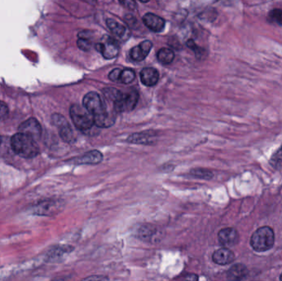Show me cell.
<instances>
[{
  "label": "cell",
  "instance_id": "6da1fadb",
  "mask_svg": "<svg viewBox=\"0 0 282 281\" xmlns=\"http://www.w3.org/2000/svg\"><path fill=\"white\" fill-rule=\"evenodd\" d=\"M84 108L93 116L94 124L101 128L112 126L116 121L114 115L108 112L105 101L97 92H90L84 96Z\"/></svg>",
  "mask_w": 282,
  "mask_h": 281
},
{
  "label": "cell",
  "instance_id": "7a4b0ae2",
  "mask_svg": "<svg viewBox=\"0 0 282 281\" xmlns=\"http://www.w3.org/2000/svg\"><path fill=\"white\" fill-rule=\"evenodd\" d=\"M11 145L17 155L25 159H32L39 154L37 141L23 134L17 133L13 135Z\"/></svg>",
  "mask_w": 282,
  "mask_h": 281
},
{
  "label": "cell",
  "instance_id": "3957f363",
  "mask_svg": "<svg viewBox=\"0 0 282 281\" xmlns=\"http://www.w3.org/2000/svg\"><path fill=\"white\" fill-rule=\"evenodd\" d=\"M275 243V234L270 227H262L252 234L250 243L255 251H266L273 247Z\"/></svg>",
  "mask_w": 282,
  "mask_h": 281
},
{
  "label": "cell",
  "instance_id": "277c9868",
  "mask_svg": "<svg viewBox=\"0 0 282 281\" xmlns=\"http://www.w3.org/2000/svg\"><path fill=\"white\" fill-rule=\"evenodd\" d=\"M72 121L78 130L87 131L94 125L93 116L85 108L79 105H73L70 108Z\"/></svg>",
  "mask_w": 282,
  "mask_h": 281
},
{
  "label": "cell",
  "instance_id": "5b68a950",
  "mask_svg": "<svg viewBox=\"0 0 282 281\" xmlns=\"http://www.w3.org/2000/svg\"><path fill=\"white\" fill-rule=\"evenodd\" d=\"M139 101L138 92L136 91L121 93L116 103H113L115 112H130L133 111Z\"/></svg>",
  "mask_w": 282,
  "mask_h": 281
},
{
  "label": "cell",
  "instance_id": "8992f818",
  "mask_svg": "<svg viewBox=\"0 0 282 281\" xmlns=\"http://www.w3.org/2000/svg\"><path fill=\"white\" fill-rule=\"evenodd\" d=\"M96 49L99 52L106 60L114 59L119 53V45L112 37L105 36L101 42L96 45Z\"/></svg>",
  "mask_w": 282,
  "mask_h": 281
},
{
  "label": "cell",
  "instance_id": "52a82bcc",
  "mask_svg": "<svg viewBox=\"0 0 282 281\" xmlns=\"http://www.w3.org/2000/svg\"><path fill=\"white\" fill-rule=\"evenodd\" d=\"M52 120L56 126L58 127L60 135L62 138V140L67 143H72L74 140L73 130L68 121L65 120V117L59 114H55L52 117Z\"/></svg>",
  "mask_w": 282,
  "mask_h": 281
},
{
  "label": "cell",
  "instance_id": "ba28073f",
  "mask_svg": "<svg viewBox=\"0 0 282 281\" xmlns=\"http://www.w3.org/2000/svg\"><path fill=\"white\" fill-rule=\"evenodd\" d=\"M18 133L28 135L29 137L33 138V140H37L40 139L41 135V124H39L36 119H29L20 124L18 128Z\"/></svg>",
  "mask_w": 282,
  "mask_h": 281
},
{
  "label": "cell",
  "instance_id": "9c48e42d",
  "mask_svg": "<svg viewBox=\"0 0 282 281\" xmlns=\"http://www.w3.org/2000/svg\"><path fill=\"white\" fill-rule=\"evenodd\" d=\"M218 238L220 243L227 248L237 244L239 242V234L235 228L226 227L220 230L218 234Z\"/></svg>",
  "mask_w": 282,
  "mask_h": 281
},
{
  "label": "cell",
  "instance_id": "30bf717a",
  "mask_svg": "<svg viewBox=\"0 0 282 281\" xmlns=\"http://www.w3.org/2000/svg\"><path fill=\"white\" fill-rule=\"evenodd\" d=\"M157 140L155 131H144L140 133L132 134L128 137L127 141L137 144H153Z\"/></svg>",
  "mask_w": 282,
  "mask_h": 281
},
{
  "label": "cell",
  "instance_id": "8fae6325",
  "mask_svg": "<svg viewBox=\"0 0 282 281\" xmlns=\"http://www.w3.org/2000/svg\"><path fill=\"white\" fill-rule=\"evenodd\" d=\"M143 22L147 28L155 33H160L165 27V20L153 13H146L144 15Z\"/></svg>",
  "mask_w": 282,
  "mask_h": 281
},
{
  "label": "cell",
  "instance_id": "7c38bea8",
  "mask_svg": "<svg viewBox=\"0 0 282 281\" xmlns=\"http://www.w3.org/2000/svg\"><path fill=\"white\" fill-rule=\"evenodd\" d=\"M152 42L149 41H144L141 43L132 48L130 52V56L135 61H142L149 55L152 49Z\"/></svg>",
  "mask_w": 282,
  "mask_h": 281
},
{
  "label": "cell",
  "instance_id": "4fadbf2b",
  "mask_svg": "<svg viewBox=\"0 0 282 281\" xmlns=\"http://www.w3.org/2000/svg\"><path fill=\"white\" fill-rule=\"evenodd\" d=\"M62 208L61 202L57 200H45L37 205L36 207V213L38 215H52Z\"/></svg>",
  "mask_w": 282,
  "mask_h": 281
},
{
  "label": "cell",
  "instance_id": "5bb4252c",
  "mask_svg": "<svg viewBox=\"0 0 282 281\" xmlns=\"http://www.w3.org/2000/svg\"><path fill=\"white\" fill-rule=\"evenodd\" d=\"M160 79L159 71L153 68H144L140 72V81L144 86H155Z\"/></svg>",
  "mask_w": 282,
  "mask_h": 281
},
{
  "label": "cell",
  "instance_id": "9a60e30c",
  "mask_svg": "<svg viewBox=\"0 0 282 281\" xmlns=\"http://www.w3.org/2000/svg\"><path fill=\"white\" fill-rule=\"evenodd\" d=\"M212 260L216 264L224 266L229 264L235 260V254L229 249L224 247L214 252Z\"/></svg>",
  "mask_w": 282,
  "mask_h": 281
},
{
  "label": "cell",
  "instance_id": "2e32d148",
  "mask_svg": "<svg viewBox=\"0 0 282 281\" xmlns=\"http://www.w3.org/2000/svg\"><path fill=\"white\" fill-rule=\"evenodd\" d=\"M107 25L110 29L112 33H114L116 37L121 39H127L129 37V30L126 27L124 26L121 22H117L116 20H107Z\"/></svg>",
  "mask_w": 282,
  "mask_h": 281
},
{
  "label": "cell",
  "instance_id": "e0dca14e",
  "mask_svg": "<svg viewBox=\"0 0 282 281\" xmlns=\"http://www.w3.org/2000/svg\"><path fill=\"white\" fill-rule=\"evenodd\" d=\"M101 152L97 150L90 151V152L84 154L83 156L77 159V163L79 164H97L101 163L102 160Z\"/></svg>",
  "mask_w": 282,
  "mask_h": 281
},
{
  "label": "cell",
  "instance_id": "ac0fdd59",
  "mask_svg": "<svg viewBox=\"0 0 282 281\" xmlns=\"http://www.w3.org/2000/svg\"><path fill=\"white\" fill-rule=\"evenodd\" d=\"M248 275V269L245 266L242 264H237L233 266L228 270V279L231 281H240L245 278L246 275Z\"/></svg>",
  "mask_w": 282,
  "mask_h": 281
},
{
  "label": "cell",
  "instance_id": "d6986e66",
  "mask_svg": "<svg viewBox=\"0 0 282 281\" xmlns=\"http://www.w3.org/2000/svg\"><path fill=\"white\" fill-rule=\"evenodd\" d=\"M174 52L169 48H162L157 53V58L162 64L168 65L174 60Z\"/></svg>",
  "mask_w": 282,
  "mask_h": 281
},
{
  "label": "cell",
  "instance_id": "ffe728a7",
  "mask_svg": "<svg viewBox=\"0 0 282 281\" xmlns=\"http://www.w3.org/2000/svg\"><path fill=\"white\" fill-rule=\"evenodd\" d=\"M156 232V228L150 224H145L140 227L138 231V235L140 239L144 241H149L153 238Z\"/></svg>",
  "mask_w": 282,
  "mask_h": 281
},
{
  "label": "cell",
  "instance_id": "44dd1931",
  "mask_svg": "<svg viewBox=\"0 0 282 281\" xmlns=\"http://www.w3.org/2000/svg\"><path fill=\"white\" fill-rule=\"evenodd\" d=\"M77 45L80 49L84 52H89L92 47V41L89 37V34L84 33H80L79 34V40L77 41Z\"/></svg>",
  "mask_w": 282,
  "mask_h": 281
},
{
  "label": "cell",
  "instance_id": "7402d4cb",
  "mask_svg": "<svg viewBox=\"0 0 282 281\" xmlns=\"http://www.w3.org/2000/svg\"><path fill=\"white\" fill-rule=\"evenodd\" d=\"M191 175L196 178L205 179V180H210L213 177V173L209 170L204 169V168H195L191 171Z\"/></svg>",
  "mask_w": 282,
  "mask_h": 281
},
{
  "label": "cell",
  "instance_id": "603a6c76",
  "mask_svg": "<svg viewBox=\"0 0 282 281\" xmlns=\"http://www.w3.org/2000/svg\"><path fill=\"white\" fill-rule=\"evenodd\" d=\"M136 78V73L132 69H125L121 70V77H120V83L122 84H129L134 81Z\"/></svg>",
  "mask_w": 282,
  "mask_h": 281
},
{
  "label": "cell",
  "instance_id": "cb8c5ba5",
  "mask_svg": "<svg viewBox=\"0 0 282 281\" xmlns=\"http://www.w3.org/2000/svg\"><path fill=\"white\" fill-rule=\"evenodd\" d=\"M271 22L282 25V10L281 9H275L271 10L268 14Z\"/></svg>",
  "mask_w": 282,
  "mask_h": 281
},
{
  "label": "cell",
  "instance_id": "d4e9b609",
  "mask_svg": "<svg viewBox=\"0 0 282 281\" xmlns=\"http://www.w3.org/2000/svg\"><path fill=\"white\" fill-rule=\"evenodd\" d=\"M271 165L276 168L282 167V146L279 150L276 151V154L272 156L271 159Z\"/></svg>",
  "mask_w": 282,
  "mask_h": 281
},
{
  "label": "cell",
  "instance_id": "484cf974",
  "mask_svg": "<svg viewBox=\"0 0 282 281\" xmlns=\"http://www.w3.org/2000/svg\"><path fill=\"white\" fill-rule=\"evenodd\" d=\"M121 69H115L111 71L108 78L112 82H120V77H121Z\"/></svg>",
  "mask_w": 282,
  "mask_h": 281
},
{
  "label": "cell",
  "instance_id": "4316f807",
  "mask_svg": "<svg viewBox=\"0 0 282 281\" xmlns=\"http://www.w3.org/2000/svg\"><path fill=\"white\" fill-rule=\"evenodd\" d=\"M9 114V108L8 106L3 101H0V120L5 118Z\"/></svg>",
  "mask_w": 282,
  "mask_h": 281
},
{
  "label": "cell",
  "instance_id": "83f0119b",
  "mask_svg": "<svg viewBox=\"0 0 282 281\" xmlns=\"http://www.w3.org/2000/svg\"><path fill=\"white\" fill-rule=\"evenodd\" d=\"M81 281H109V279L104 275H91Z\"/></svg>",
  "mask_w": 282,
  "mask_h": 281
},
{
  "label": "cell",
  "instance_id": "f1b7e54d",
  "mask_svg": "<svg viewBox=\"0 0 282 281\" xmlns=\"http://www.w3.org/2000/svg\"><path fill=\"white\" fill-rule=\"evenodd\" d=\"M187 45H188V47L191 48V49H193L194 52H196L197 57H198V54H200V56H201V55L203 54V53H201V49L199 48L198 45H196V44L195 43L194 41H192V40H189V41H188Z\"/></svg>",
  "mask_w": 282,
  "mask_h": 281
},
{
  "label": "cell",
  "instance_id": "f546056e",
  "mask_svg": "<svg viewBox=\"0 0 282 281\" xmlns=\"http://www.w3.org/2000/svg\"><path fill=\"white\" fill-rule=\"evenodd\" d=\"M121 5H124L125 8L132 9V10L136 9V2H133V1H122V2H121Z\"/></svg>",
  "mask_w": 282,
  "mask_h": 281
},
{
  "label": "cell",
  "instance_id": "4dcf8cb0",
  "mask_svg": "<svg viewBox=\"0 0 282 281\" xmlns=\"http://www.w3.org/2000/svg\"><path fill=\"white\" fill-rule=\"evenodd\" d=\"M186 280L187 281H198V276L195 275V274H190V275H187L186 277Z\"/></svg>",
  "mask_w": 282,
  "mask_h": 281
},
{
  "label": "cell",
  "instance_id": "1f68e13d",
  "mask_svg": "<svg viewBox=\"0 0 282 281\" xmlns=\"http://www.w3.org/2000/svg\"><path fill=\"white\" fill-rule=\"evenodd\" d=\"M280 281H282V274L281 275H280Z\"/></svg>",
  "mask_w": 282,
  "mask_h": 281
},
{
  "label": "cell",
  "instance_id": "d6a6232c",
  "mask_svg": "<svg viewBox=\"0 0 282 281\" xmlns=\"http://www.w3.org/2000/svg\"><path fill=\"white\" fill-rule=\"evenodd\" d=\"M1 142H2V139H1V136H0V144H1Z\"/></svg>",
  "mask_w": 282,
  "mask_h": 281
}]
</instances>
